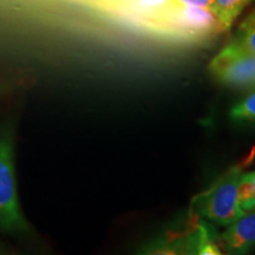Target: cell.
Wrapping results in <instances>:
<instances>
[{
	"label": "cell",
	"mask_w": 255,
	"mask_h": 255,
	"mask_svg": "<svg viewBox=\"0 0 255 255\" xmlns=\"http://www.w3.org/2000/svg\"><path fill=\"white\" fill-rule=\"evenodd\" d=\"M220 234V242L228 254H246L255 246V209L246 210Z\"/></svg>",
	"instance_id": "cell-4"
},
{
	"label": "cell",
	"mask_w": 255,
	"mask_h": 255,
	"mask_svg": "<svg viewBox=\"0 0 255 255\" xmlns=\"http://www.w3.org/2000/svg\"><path fill=\"white\" fill-rule=\"evenodd\" d=\"M235 39L255 55V8L240 24Z\"/></svg>",
	"instance_id": "cell-8"
},
{
	"label": "cell",
	"mask_w": 255,
	"mask_h": 255,
	"mask_svg": "<svg viewBox=\"0 0 255 255\" xmlns=\"http://www.w3.org/2000/svg\"><path fill=\"white\" fill-rule=\"evenodd\" d=\"M0 231L27 234L30 225L25 219L18 197L14 170L13 128H0Z\"/></svg>",
	"instance_id": "cell-2"
},
{
	"label": "cell",
	"mask_w": 255,
	"mask_h": 255,
	"mask_svg": "<svg viewBox=\"0 0 255 255\" xmlns=\"http://www.w3.org/2000/svg\"><path fill=\"white\" fill-rule=\"evenodd\" d=\"M252 1L253 0H214L213 15L218 23L219 30L222 32L231 30Z\"/></svg>",
	"instance_id": "cell-5"
},
{
	"label": "cell",
	"mask_w": 255,
	"mask_h": 255,
	"mask_svg": "<svg viewBox=\"0 0 255 255\" xmlns=\"http://www.w3.org/2000/svg\"><path fill=\"white\" fill-rule=\"evenodd\" d=\"M229 116L238 123L254 124L255 126V89L248 92L246 97L242 98L232 108Z\"/></svg>",
	"instance_id": "cell-6"
},
{
	"label": "cell",
	"mask_w": 255,
	"mask_h": 255,
	"mask_svg": "<svg viewBox=\"0 0 255 255\" xmlns=\"http://www.w3.org/2000/svg\"><path fill=\"white\" fill-rule=\"evenodd\" d=\"M180 2H182L184 5L193 6V7H199L207 9V11L212 12L213 13V7H214V0H178Z\"/></svg>",
	"instance_id": "cell-9"
},
{
	"label": "cell",
	"mask_w": 255,
	"mask_h": 255,
	"mask_svg": "<svg viewBox=\"0 0 255 255\" xmlns=\"http://www.w3.org/2000/svg\"><path fill=\"white\" fill-rule=\"evenodd\" d=\"M209 72L225 87L251 91L255 89V55L233 38L210 60Z\"/></svg>",
	"instance_id": "cell-3"
},
{
	"label": "cell",
	"mask_w": 255,
	"mask_h": 255,
	"mask_svg": "<svg viewBox=\"0 0 255 255\" xmlns=\"http://www.w3.org/2000/svg\"><path fill=\"white\" fill-rule=\"evenodd\" d=\"M240 207L244 212L255 209V171L244 173L239 189Z\"/></svg>",
	"instance_id": "cell-7"
},
{
	"label": "cell",
	"mask_w": 255,
	"mask_h": 255,
	"mask_svg": "<svg viewBox=\"0 0 255 255\" xmlns=\"http://www.w3.org/2000/svg\"><path fill=\"white\" fill-rule=\"evenodd\" d=\"M7 89H8V87L5 84V83H0V96H1L2 94H5V92L7 91Z\"/></svg>",
	"instance_id": "cell-10"
},
{
	"label": "cell",
	"mask_w": 255,
	"mask_h": 255,
	"mask_svg": "<svg viewBox=\"0 0 255 255\" xmlns=\"http://www.w3.org/2000/svg\"><path fill=\"white\" fill-rule=\"evenodd\" d=\"M242 175L244 165L228 169L208 189L193 197L191 212L222 227L237 220L244 213L239 200Z\"/></svg>",
	"instance_id": "cell-1"
}]
</instances>
